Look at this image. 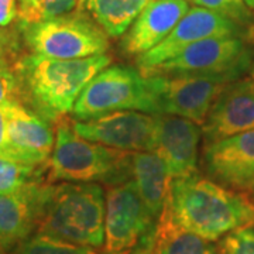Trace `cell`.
<instances>
[{"label": "cell", "instance_id": "5bb4252c", "mask_svg": "<svg viewBox=\"0 0 254 254\" xmlns=\"http://www.w3.org/2000/svg\"><path fill=\"white\" fill-rule=\"evenodd\" d=\"M202 127L190 119L157 115L154 150L171 178L198 173Z\"/></svg>", "mask_w": 254, "mask_h": 254}, {"label": "cell", "instance_id": "1f68e13d", "mask_svg": "<svg viewBox=\"0 0 254 254\" xmlns=\"http://www.w3.org/2000/svg\"><path fill=\"white\" fill-rule=\"evenodd\" d=\"M246 193H247V192H246ZM247 195H249V193H247ZM249 196H250V199H252L254 202V188L252 190H250V195H249Z\"/></svg>", "mask_w": 254, "mask_h": 254}, {"label": "cell", "instance_id": "ffe728a7", "mask_svg": "<svg viewBox=\"0 0 254 254\" xmlns=\"http://www.w3.org/2000/svg\"><path fill=\"white\" fill-rule=\"evenodd\" d=\"M151 0H81L86 11L109 38L125 36L138 14Z\"/></svg>", "mask_w": 254, "mask_h": 254}, {"label": "cell", "instance_id": "f1b7e54d", "mask_svg": "<svg viewBox=\"0 0 254 254\" xmlns=\"http://www.w3.org/2000/svg\"><path fill=\"white\" fill-rule=\"evenodd\" d=\"M16 48V37L11 33L0 28V58H9Z\"/></svg>", "mask_w": 254, "mask_h": 254}, {"label": "cell", "instance_id": "e0dca14e", "mask_svg": "<svg viewBox=\"0 0 254 254\" xmlns=\"http://www.w3.org/2000/svg\"><path fill=\"white\" fill-rule=\"evenodd\" d=\"M190 10L188 0H151L122 38L127 57H140L158 46Z\"/></svg>", "mask_w": 254, "mask_h": 254}, {"label": "cell", "instance_id": "d4e9b609", "mask_svg": "<svg viewBox=\"0 0 254 254\" xmlns=\"http://www.w3.org/2000/svg\"><path fill=\"white\" fill-rule=\"evenodd\" d=\"M81 0H38L37 9L30 23L61 17L79 9Z\"/></svg>", "mask_w": 254, "mask_h": 254}, {"label": "cell", "instance_id": "9a60e30c", "mask_svg": "<svg viewBox=\"0 0 254 254\" xmlns=\"http://www.w3.org/2000/svg\"><path fill=\"white\" fill-rule=\"evenodd\" d=\"M7 133L16 163L46 165L54 148L55 137L51 123L28 109L18 99L3 103Z\"/></svg>", "mask_w": 254, "mask_h": 254}, {"label": "cell", "instance_id": "44dd1931", "mask_svg": "<svg viewBox=\"0 0 254 254\" xmlns=\"http://www.w3.org/2000/svg\"><path fill=\"white\" fill-rule=\"evenodd\" d=\"M47 165H24L0 160V193L21 190L33 182L46 181Z\"/></svg>", "mask_w": 254, "mask_h": 254}, {"label": "cell", "instance_id": "7c38bea8", "mask_svg": "<svg viewBox=\"0 0 254 254\" xmlns=\"http://www.w3.org/2000/svg\"><path fill=\"white\" fill-rule=\"evenodd\" d=\"M202 164L213 181L250 192L254 188V128L206 143Z\"/></svg>", "mask_w": 254, "mask_h": 254}, {"label": "cell", "instance_id": "cb8c5ba5", "mask_svg": "<svg viewBox=\"0 0 254 254\" xmlns=\"http://www.w3.org/2000/svg\"><path fill=\"white\" fill-rule=\"evenodd\" d=\"M218 254H254V226L240 227L226 235Z\"/></svg>", "mask_w": 254, "mask_h": 254}, {"label": "cell", "instance_id": "83f0119b", "mask_svg": "<svg viewBox=\"0 0 254 254\" xmlns=\"http://www.w3.org/2000/svg\"><path fill=\"white\" fill-rule=\"evenodd\" d=\"M17 17V0H0V28L9 27Z\"/></svg>", "mask_w": 254, "mask_h": 254}, {"label": "cell", "instance_id": "4316f807", "mask_svg": "<svg viewBox=\"0 0 254 254\" xmlns=\"http://www.w3.org/2000/svg\"><path fill=\"white\" fill-rule=\"evenodd\" d=\"M0 160L13 161L16 163L14 153L11 150L9 141V133H7V120H6V112L3 103L0 105Z\"/></svg>", "mask_w": 254, "mask_h": 254}, {"label": "cell", "instance_id": "6da1fadb", "mask_svg": "<svg viewBox=\"0 0 254 254\" xmlns=\"http://www.w3.org/2000/svg\"><path fill=\"white\" fill-rule=\"evenodd\" d=\"M165 210L175 225L209 242L254 225V202L199 173L174 178Z\"/></svg>", "mask_w": 254, "mask_h": 254}, {"label": "cell", "instance_id": "30bf717a", "mask_svg": "<svg viewBox=\"0 0 254 254\" xmlns=\"http://www.w3.org/2000/svg\"><path fill=\"white\" fill-rule=\"evenodd\" d=\"M212 37H243L254 41V33L216 11L192 7L158 46L136 58V68L145 75L154 66L180 54L190 44Z\"/></svg>", "mask_w": 254, "mask_h": 254}, {"label": "cell", "instance_id": "2e32d148", "mask_svg": "<svg viewBox=\"0 0 254 254\" xmlns=\"http://www.w3.org/2000/svg\"><path fill=\"white\" fill-rule=\"evenodd\" d=\"M254 128V81L227 83L202 125L206 143Z\"/></svg>", "mask_w": 254, "mask_h": 254}, {"label": "cell", "instance_id": "ba28073f", "mask_svg": "<svg viewBox=\"0 0 254 254\" xmlns=\"http://www.w3.org/2000/svg\"><path fill=\"white\" fill-rule=\"evenodd\" d=\"M157 115L190 119L202 126L219 95L233 79L213 75L147 76Z\"/></svg>", "mask_w": 254, "mask_h": 254}, {"label": "cell", "instance_id": "52a82bcc", "mask_svg": "<svg viewBox=\"0 0 254 254\" xmlns=\"http://www.w3.org/2000/svg\"><path fill=\"white\" fill-rule=\"evenodd\" d=\"M254 64L253 41L243 37H212L184 48L154 66L153 75H213L237 81Z\"/></svg>", "mask_w": 254, "mask_h": 254}, {"label": "cell", "instance_id": "4dcf8cb0", "mask_svg": "<svg viewBox=\"0 0 254 254\" xmlns=\"http://www.w3.org/2000/svg\"><path fill=\"white\" fill-rule=\"evenodd\" d=\"M245 3L247 4V7L254 11V0H245Z\"/></svg>", "mask_w": 254, "mask_h": 254}, {"label": "cell", "instance_id": "5b68a950", "mask_svg": "<svg viewBox=\"0 0 254 254\" xmlns=\"http://www.w3.org/2000/svg\"><path fill=\"white\" fill-rule=\"evenodd\" d=\"M21 36L33 54L54 60H82L109 51V36L86 11L78 9L61 17L20 23Z\"/></svg>", "mask_w": 254, "mask_h": 254}, {"label": "cell", "instance_id": "d6a6232c", "mask_svg": "<svg viewBox=\"0 0 254 254\" xmlns=\"http://www.w3.org/2000/svg\"><path fill=\"white\" fill-rule=\"evenodd\" d=\"M250 71H252V79H253V81H254V64H253V68H252Z\"/></svg>", "mask_w": 254, "mask_h": 254}, {"label": "cell", "instance_id": "277c9868", "mask_svg": "<svg viewBox=\"0 0 254 254\" xmlns=\"http://www.w3.org/2000/svg\"><path fill=\"white\" fill-rule=\"evenodd\" d=\"M55 143L47 163L46 181L102 182L116 185L130 180V153L78 136L71 119L55 123Z\"/></svg>", "mask_w": 254, "mask_h": 254}, {"label": "cell", "instance_id": "8992f818", "mask_svg": "<svg viewBox=\"0 0 254 254\" xmlns=\"http://www.w3.org/2000/svg\"><path fill=\"white\" fill-rule=\"evenodd\" d=\"M122 110L157 115L148 79L134 66L109 65L96 73L75 102L73 120L106 116Z\"/></svg>", "mask_w": 254, "mask_h": 254}, {"label": "cell", "instance_id": "f546056e", "mask_svg": "<svg viewBox=\"0 0 254 254\" xmlns=\"http://www.w3.org/2000/svg\"><path fill=\"white\" fill-rule=\"evenodd\" d=\"M20 23H30L37 9L38 0H17Z\"/></svg>", "mask_w": 254, "mask_h": 254}, {"label": "cell", "instance_id": "7a4b0ae2", "mask_svg": "<svg viewBox=\"0 0 254 254\" xmlns=\"http://www.w3.org/2000/svg\"><path fill=\"white\" fill-rule=\"evenodd\" d=\"M112 57L93 55L82 60H54L28 54L13 64L17 78L18 100L38 116L55 125L72 113L75 102L83 88Z\"/></svg>", "mask_w": 254, "mask_h": 254}, {"label": "cell", "instance_id": "d6986e66", "mask_svg": "<svg viewBox=\"0 0 254 254\" xmlns=\"http://www.w3.org/2000/svg\"><path fill=\"white\" fill-rule=\"evenodd\" d=\"M133 254H218V247L175 225L164 209Z\"/></svg>", "mask_w": 254, "mask_h": 254}, {"label": "cell", "instance_id": "3957f363", "mask_svg": "<svg viewBox=\"0 0 254 254\" xmlns=\"http://www.w3.org/2000/svg\"><path fill=\"white\" fill-rule=\"evenodd\" d=\"M106 192L96 182L50 184L37 233L78 246L105 243Z\"/></svg>", "mask_w": 254, "mask_h": 254}, {"label": "cell", "instance_id": "7402d4cb", "mask_svg": "<svg viewBox=\"0 0 254 254\" xmlns=\"http://www.w3.org/2000/svg\"><path fill=\"white\" fill-rule=\"evenodd\" d=\"M11 254H105L95 247L78 246L36 233L18 245Z\"/></svg>", "mask_w": 254, "mask_h": 254}, {"label": "cell", "instance_id": "9c48e42d", "mask_svg": "<svg viewBox=\"0 0 254 254\" xmlns=\"http://www.w3.org/2000/svg\"><path fill=\"white\" fill-rule=\"evenodd\" d=\"M155 222L131 180L110 185L106 190L103 253L133 254Z\"/></svg>", "mask_w": 254, "mask_h": 254}, {"label": "cell", "instance_id": "8fae6325", "mask_svg": "<svg viewBox=\"0 0 254 254\" xmlns=\"http://www.w3.org/2000/svg\"><path fill=\"white\" fill-rule=\"evenodd\" d=\"M71 123L78 136L110 148L128 153L154 150L157 115L122 110L89 120L71 119Z\"/></svg>", "mask_w": 254, "mask_h": 254}, {"label": "cell", "instance_id": "603a6c76", "mask_svg": "<svg viewBox=\"0 0 254 254\" xmlns=\"http://www.w3.org/2000/svg\"><path fill=\"white\" fill-rule=\"evenodd\" d=\"M198 7L216 11L233 20L239 26L254 33V11L247 7L245 0H190Z\"/></svg>", "mask_w": 254, "mask_h": 254}, {"label": "cell", "instance_id": "484cf974", "mask_svg": "<svg viewBox=\"0 0 254 254\" xmlns=\"http://www.w3.org/2000/svg\"><path fill=\"white\" fill-rule=\"evenodd\" d=\"M18 99L17 78L9 58H0V105Z\"/></svg>", "mask_w": 254, "mask_h": 254}, {"label": "cell", "instance_id": "ac0fdd59", "mask_svg": "<svg viewBox=\"0 0 254 254\" xmlns=\"http://www.w3.org/2000/svg\"><path fill=\"white\" fill-rule=\"evenodd\" d=\"M130 180L134 182L151 218L158 220L167 205L173 181L163 160L151 151L130 153Z\"/></svg>", "mask_w": 254, "mask_h": 254}, {"label": "cell", "instance_id": "4fadbf2b", "mask_svg": "<svg viewBox=\"0 0 254 254\" xmlns=\"http://www.w3.org/2000/svg\"><path fill=\"white\" fill-rule=\"evenodd\" d=\"M50 184L33 182L21 190L0 193V254L11 253L37 232Z\"/></svg>", "mask_w": 254, "mask_h": 254}]
</instances>
